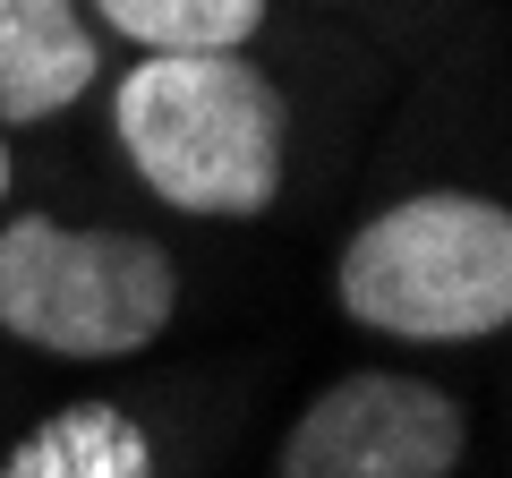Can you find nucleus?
<instances>
[{
    "label": "nucleus",
    "mask_w": 512,
    "mask_h": 478,
    "mask_svg": "<svg viewBox=\"0 0 512 478\" xmlns=\"http://www.w3.org/2000/svg\"><path fill=\"white\" fill-rule=\"evenodd\" d=\"M342 308L402 342H478L512 325V205L427 188L342 248Z\"/></svg>",
    "instance_id": "f03ea898"
},
{
    "label": "nucleus",
    "mask_w": 512,
    "mask_h": 478,
    "mask_svg": "<svg viewBox=\"0 0 512 478\" xmlns=\"http://www.w3.org/2000/svg\"><path fill=\"white\" fill-rule=\"evenodd\" d=\"M120 146L180 214H265L282 188V94L239 52H146L120 77Z\"/></svg>",
    "instance_id": "f257e3e1"
},
{
    "label": "nucleus",
    "mask_w": 512,
    "mask_h": 478,
    "mask_svg": "<svg viewBox=\"0 0 512 478\" xmlns=\"http://www.w3.org/2000/svg\"><path fill=\"white\" fill-rule=\"evenodd\" d=\"M94 52L77 0H0V120H52L94 86Z\"/></svg>",
    "instance_id": "39448f33"
},
{
    "label": "nucleus",
    "mask_w": 512,
    "mask_h": 478,
    "mask_svg": "<svg viewBox=\"0 0 512 478\" xmlns=\"http://www.w3.org/2000/svg\"><path fill=\"white\" fill-rule=\"evenodd\" d=\"M461 410L419 376H342L299 410L282 478H453Z\"/></svg>",
    "instance_id": "20e7f679"
},
{
    "label": "nucleus",
    "mask_w": 512,
    "mask_h": 478,
    "mask_svg": "<svg viewBox=\"0 0 512 478\" xmlns=\"http://www.w3.org/2000/svg\"><path fill=\"white\" fill-rule=\"evenodd\" d=\"M180 274L146 231H60L26 214L0 231V325L60 359H128L171 325Z\"/></svg>",
    "instance_id": "7ed1b4c3"
},
{
    "label": "nucleus",
    "mask_w": 512,
    "mask_h": 478,
    "mask_svg": "<svg viewBox=\"0 0 512 478\" xmlns=\"http://www.w3.org/2000/svg\"><path fill=\"white\" fill-rule=\"evenodd\" d=\"M0 197H9V146H0Z\"/></svg>",
    "instance_id": "0eeeda50"
},
{
    "label": "nucleus",
    "mask_w": 512,
    "mask_h": 478,
    "mask_svg": "<svg viewBox=\"0 0 512 478\" xmlns=\"http://www.w3.org/2000/svg\"><path fill=\"white\" fill-rule=\"evenodd\" d=\"M111 35L146 52H239L265 26V0H94Z\"/></svg>",
    "instance_id": "423d86ee"
}]
</instances>
